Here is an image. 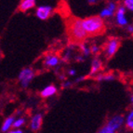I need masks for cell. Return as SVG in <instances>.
Instances as JSON below:
<instances>
[{"label":"cell","mask_w":133,"mask_h":133,"mask_svg":"<svg viewBox=\"0 0 133 133\" xmlns=\"http://www.w3.org/2000/svg\"><path fill=\"white\" fill-rule=\"evenodd\" d=\"M119 3L116 1H109L105 4V6L102 8L99 12V17L102 19L103 21L109 20V19L114 18L115 14V11L117 9Z\"/></svg>","instance_id":"obj_6"},{"label":"cell","mask_w":133,"mask_h":133,"mask_svg":"<svg viewBox=\"0 0 133 133\" xmlns=\"http://www.w3.org/2000/svg\"><path fill=\"white\" fill-rule=\"evenodd\" d=\"M97 133H116V132L114 131L112 129H110L108 126L104 125V126H102V128L99 129V131H98Z\"/></svg>","instance_id":"obj_22"},{"label":"cell","mask_w":133,"mask_h":133,"mask_svg":"<svg viewBox=\"0 0 133 133\" xmlns=\"http://www.w3.org/2000/svg\"><path fill=\"white\" fill-rule=\"evenodd\" d=\"M106 126H108L110 129H112L114 131L117 133V131H119L122 129L123 127H125V117L123 115H114L111 117L108 118V120L106 121Z\"/></svg>","instance_id":"obj_8"},{"label":"cell","mask_w":133,"mask_h":133,"mask_svg":"<svg viewBox=\"0 0 133 133\" xmlns=\"http://www.w3.org/2000/svg\"><path fill=\"white\" fill-rule=\"evenodd\" d=\"M121 4L125 7L127 11H130L131 13H133V0H124L121 2Z\"/></svg>","instance_id":"obj_21"},{"label":"cell","mask_w":133,"mask_h":133,"mask_svg":"<svg viewBox=\"0 0 133 133\" xmlns=\"http://www.w3.org/2000/svg\"><path fill=\"white\" fill-rule=\"evenodd\" d=\"M68 35L74 43H81L85 42L86 38L88 37L86 32L82 25V19L75 18L68 22Z\"/></svg>","instance_id":"obj_2"},{"label":"cell","mask_w":133,"mask_h":133,"mask_svg":"<svg viewBox=\"0 0 133 133\" xmlns=\"http://www.w3.org/2000/svg\"><path fill=\"white\" fill-rule=\"evenodd\" d=\"M43 124V115L41 113H36L34 115H32L30 123H29V128L32 131L36 132L38 131Z\"/></svg>","instance_id":"obj_12"},{"label":"cell","mask_w":133,"mask_h":133,"mask_svg":"<svg viewBox=\"0 0 133 133\" xmlns=\"http://www.w3.org/2000/svg\"><path fill=\"white\" fill-rule=\"evenodd\" d=\"M54 12V8L50 5H40L36 8V16L41 21H47Z\"/></svg>","instance_id":"obj_9"},{"label":"cell","mask_w":133,"mask_h":133,"mask_svg":"<svg viewBox=\"0 0 133 133\" xmlns=\"http://www.w3.org/2000/svg\"><path fill=\"white\" fill-rule=\"evenodd\" d=\"M86 76H79V77H76V79L74 80L73 82H74V85H76V84H78V83H81V82H83L85 79H86Z\"/></svg>","instance_id":"obj_25"},{"label":"cell","mask_w":133,"mask_h":133,"mask_svg":"<svg viewBox=\"0 0 133 133\" xmlns=\"http://www.w3.org/2000/svg\"><path fill=\"white\" fill-rule=\"evenodd\" d=\"M115 19V23L116 26L121 27V28H126L129 24V20L127 13V9L121 3L118 5V8L115 11V14L114 16Z\"/></svg>","instance_id":"obj_4"},{"label":"cell","mask_w":133,"mask_h":133,"mask_svg":"<svg viewBox=\"0 0 133 133\" xmlns=\"http://www.w3.org/2000/svg\"><path fill=\"white\" fill-rule=\"evenodd\" d=\"M14 120H15V117L12 116V115L6 118V119L4 120V122H3L2 126H1V131L7 133V132H9V130H11V129L13 128Z\"/></svg>","instance_id":"obj_17"},{"label":"cell","mask_w":133,"mask_h":133,"mask_svg":"<svg viewBox=\"0 0 133 133\" xmlns=\"http://www.w3.org/2000/svg\"><path fill=\"white\" fill-rule=\"evenodd\" d=\"M78 49H79V52L80 54L87 59V57H89L90 54V49H89V43H87V42H83L79 45V47H78Z\"/></svg>","instance_id":"obj_18"},{"label":"cell","mask_w":133,"mask_h":133,"mask_svg":"<svg viewBox=\"0 0 133 133\" xmlns=\"http://www.w3.org/2000/svg\"><path fill=\"white\" fill-rule=\"evenodd\" d=\"M125 117V127L127 129L130 131H133V109L127 112V114L124 115Z\"/></svg>","instance_id":"obj_16"},{"label":"cell","mask_w":133,"mask_h":133,"mask_svg":"<svg viewBox=\"0 0 133 133\" xmlns=\"http://www.w3.org/2000/svg\"><path fill=\"white\" fill-rule=\"evenodd\" d=\"M98 1L97 0H89V1H88V4L89 5H96V4H98Z\"/></svg>","instance_id":"obj_29"},{"label":"cell","mask_w":133,"mask_h":133,"mask_svg":"<svg viewBox=\"0 0 133 133\" xmlns=\"http://www.w3.org/2000/svg\"><path fill=\"white\" fill-rule=\"evenodd\" d=\"M126 31L128 32L130 36H133V22L132 23H129V24L126 27Z\"/></svg>","instance_id":"obj_26"},{"label":"cell","mask_w":133,"mask_h":133,"mask_svg":"<svg viewBox=\"0 0 133 133\" xmlns=\"http://www.w3.org/2000/svg\"><path fill=\"white\" fill-rule=\"evenodd\" d=\"M35 76H36V73L32 68L26 67V68L22 69L18 76V80L20 82L21 87L23 89H27L34 80Z\"/></svg>","instance_id":"obj_5"},{"label":"cell","mask_w":133,"mask_h":133,"mask_svg":"<svg viewBox=\"0 0 133 133\" xmlns=\"http://www.w3.org/2000/svg\"><path fill=\"white\" fill-rule=\"evenodd\" d=\"M62 59L61 56L53 52H49L44 56L43 59V65L48 69H54L60 66Z\"/></svg>","instance_id":"obj_7"},{"label":"cell","mask_w":133,"mask_h":133,"mask_svg":"<svg viewBox=\"0 0 133 133\" xmlns=\"http://www.w3.org/2000/svg\"><path fill=\"white\" fill-rule=\"evenodd\" d=\"M121 45V41L118 37H110L106 40V42L104 43V46L102 48V54L105 58L110 59V58L114 57L115 54L117 53L118 49Z\"/></svg>","instance_id":"obj_3"},{"label":"cell","mask_w":133,"mask_h":133,"mask_svg":"<svg viewBox=\"0 0 133 133\" xmlns=\"http://www.w3.org/2000/svg\"><path fill=\"white\" fill-rule=\"evenodd\" d=\"M61 86H62V89H70V88H72L74 86V82L72 80L66 79L64 81H62Z\"/></svg>","instance_id":"obj_23"},{"label":"cell","mask_w":133,"mask_h":133,"mask_svg":"<svg viewBox=\"0 0 133 133\" xmlns=\"http://www.w3.org/2000/svg\"><path fill=\"white\" fill-rule=\"evenodd\" d=\"M26 123V119L23 116H20L18 118H15L13 123V129H21L22 127H23Z\"/></svg>","instance_id":"obj_19"},{"label":"cell","mask_w":133,"mask_h":133,"mask_svg":"<svg viewBox=\"0 0 133 133\" xmlns=\"http://www.w3.org/2000/svg\"><path fill=\"white\" fill-rule=\"evenodd\" d=\"M94 77L98 82H111V81L115 80L116 76L115 73H112V72H105V73L98 74Z\"/></svg>","instance_id":"obj_14"},{"label":"cell","mask_w":133,"mask_h":133,"mask_svg":"<svg viewBox=\"0 0 133 133\" xmlns=\"http://www.w3.org/2000/svg\"><path fill=\"white\" fill-rule=\"evenodd\" d=\"M129 101H130V105H131V108L133 109V90L131 91V93H130V98H129Z\"/></svg>","instance_id":"obj_28"},{"label":"cell","mask_w":133,"mask_h":133,"mask_svg":"<svg viewBox=\"0 0 133 133\" xmlns=\"http://www.w3.org/2000/svg\"><path fill=\"white\" fill-rule=\"evenodd\" d=\"M89 49H90V54L91 55H94V57L99 55L101 50H102V48L97 43H91V44H89Z\"/></svg>","instance_id":"obj_20"},{"label":"cell","mask_w":133,"mask_h":133,"mask_svg":"<svg viewBox=\"0 0 133 133\" xmlns=\"http://www.w3.org/2000/svg\"><path fill=\"white\" fill-rule=\"evenodd\" d=\"M58 92V88L54 84L48 85L40 91V96L43 98V99H49L55 96Z\"/></svg>","instance_id":"obj_13"},{"label":"cell","mask_w":133,"mask_h":133,"mask_svg":"<svg viewBox=\"0 0 133 133\" xmlns=\"http://www.w3.org/2000/svg\"><path fill=\"white\" fill-rule=\"evenodd\" d=\"M79 54V49H76V47L75 45H69L68 47L63 50V52L62 53L61 59L62 62H68L70 61H75L76 56Z\"/></svg>","instance_id":"obj_10"},{"label":"cell","mask_w":133,"mask_h":133,"mask_svg":"<svg viewBox=\"0 0 133 133\" xmlns=\"http://www.w3.org/2000/svg\"><path fill=\"white\" fill-rule=\"evenodd\" d=\"M36 7V0H22L19 5V9L22 12L31 10Z\"/></svg>","instance_id":"obj_15"},{"label":"cell","mask_w":133,"mask_h":133,"mask_svg":"<svg viewBox=\"0 0 133 133\" xmlns=\"http://www.w3.org/2000/svg\"><path fill=\"white\" fill-rule=\"evenodd\" d=\"M82 25L87 36H98L105 31V21L99 15L90 16L82 20Z\"/></svg>","instance_id":"obj_1"},{"label":"cell","mask_w":133,"mask_h":133,"mask_svg":"<svg viewBox=\"0 0 133 133\" xmlns=\"http://www.w3.org/2000/svg\"><path fill=\"white\" fill-rule=\"evenodd\" d=\"M102 67H103V62L99 56H96L92 59L90 63V69H89V76H96L98 74L102 73Z\"/></svg>","instance_id":"obj_11"},{"label":"cell","mask_w":133,"mask_h":133,"mask_svg":"<svg viewBox=\"0 0 133 133\" xmlns=\"http://www.w3.org/2000/svg\"><path fill=\"white\" fill-rule=\"evenodd\" d=\"M7 133H24V132H23L22 129H11V130H9V132H7Z\"/></svg>","instance_id":"obj_27"},{"label":"cell","mask_w":133,"mask_h":133,"mask_svg":"<svg viewBox=\"0 0 133 133\" xmlns=\"http://www.w3.org/2000/svg\"><path fill=\"white\" fill-rule=\"evenodd\" d=\"M76 73H77L76 69H75V68H69L68 70H67V72H66V76H71V77H74V76H76Z\"/></svg>","instance_id":"obj_24"}]
</instances>
